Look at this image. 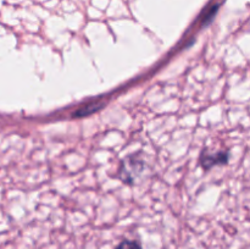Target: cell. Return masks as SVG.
I'll return each mask as SVG.
<instances>
[{
    "mask_svg": "<svg viewBox=\"0 0 250 249\" xmlns=\"http://www.w3.org/2000/svg\"><path fill=\"white\" fill-rule=\"evenodd\" d=\"M115 249H142V246L136 241L124 239Z\"/></svg>",
    "mask_w": 250,
    "mask_h": 249,
    "instance_id": "cell-1",
    "label": "cell"
}]
</instances>
